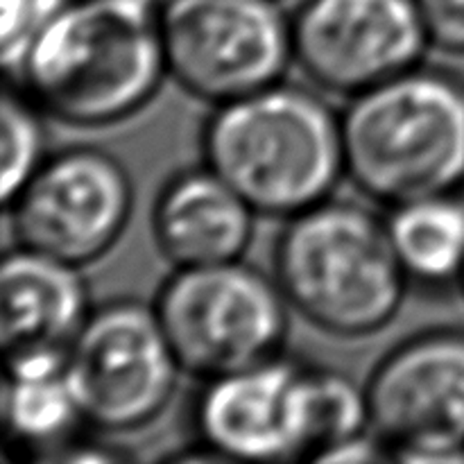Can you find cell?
I'll return each mask as SVG.
<instances>
[{"instance_id": "cell-1", "label": "cell", "mask_w": 464, "mask_h": 464, "mask_svg": "<svg viewBox=\"0 0 464 464\" xmlns=\"http://www.w3.org/2000/svg\"><path fill=\"white\" fill-rule=\"evenodd\" d=\"M12 80L45 118L75 130L139 116L170 80L157 0H66Z\"/></svg>"}, {"instance_id": "cell-2", "label": "cell", "mask_w": 464, "mask_h": 464, "mask_svg": "<svg viewBox=\"0 0 464 464\" xmlns=\"http://www.w3.org/2000/svg\"><path fill=\"white\" fill-rule=\"evenodd\" d=\"M199 150L258 216L288 220L347 179L340 113L315 89L285 80L211 107Z\"/></svg>"}, {"instance_id": "cell-3", "label": "cell", "mask_w": 464, "mask_h": 464, "mask_svg": "<svg viewBox=\"0 0 464 464\" xmlns=\"http://www.w3.org/2000/svg\"><path fill=\"white\" fill-rule=\"evenodd\" d=\"M347 179L372 202L399 207L464 193V80L420 63L347 98Z\"/></svg>"}, {"instance_id": "cell-4", "label": "cell", "mask_w": 464, "mask_h": 464, "mask_svg": "<svg viewBox=\"0 0 464 464\" xmlns=\"http://www.w3.org/2000/svg\"><path fill=\"white\" fill-rule=\"evenodd\" d=\"M272 261L290 311L344 340L383 331L401 311L411 284L385 218L334 198L285 220Z\"/></svg>"}, {"instance_id": "cell-5", "label": "cell", "mask_w": 464, "mask_h": 464, "mask_svg": "<svg viewBox=\"0 0 464 464\" xmlns=\"http://www.w3.org/2000/svg\"><path fill=\"white\" fill-rule=\"evenodd\" d=\"M152 304L181 370L195 379L284 356L293 311L275 276L243 258L175 267Z\"/></svg>"}, {"instance_id": "cell-6", "label": "cell", "mask_w": 464, "mask_h": 464, "mask_svg": "<svg viewBox=\"0 0 464 464\" xmlns=\"http://www.w3.org/2000/svg\"><path fill=\"white\" fill-rule=\"evenodd\" d=\"M84 424L111 435L148 429L184 374L154 304L111 299L93 308L63 367Z\"/></svg>"}, {"instance_id": "cell-7", "label": "cell", "mask_w": 464, "mask_h": 464, "mask_svg": "<svg viewBox=\"0 0 464 464\" xmlns=\"http://www.w3.org/2000/svg\"><path fill=\"white\" fill-rule=\"evenodd\" d=\"M168 77L211 107L285 80L295 66L279 0H157Z\"/></svg>"}, {"instance_id": "cell-8", "label": "cell", "mask_w": 464, "mask_h": 464, "mask_svg": "<svg viewBox=\"0 0 464 464\" xmlns=\"http://www.w3.org/2000/svg\"><path fill=\"white\" fill-rule=\"evenodd\" d=\"M5 208L16 245L84 270L130 227L134 184L111 152L72 145L48 154Z\"/></svg>"}, {"instance_id": "cell-9", "label": "cell", "mask_w": 464, "mask_h": 464, "mask_svg": "<svg viewBox=\"0 0 464 464\" xmlns=\"http://www.w3.org/2000/svg\"><path fill=\"white\" fill-rule=\"evenodd\" d=\"M370 433L392 460H464V329L438 326L390 349L365 381Z\"/></svg>"}, {"instance_id": "cell-10", "label": "cell", "mask_w": 464, "mask_h": 464, "mask_svg": "<svg viewBox=\"0 0 464 464\" xmlns=\"http://www.w3.org/2000/svg\"><path fill=\"white\" fill-rule=\"evenodd\" d=\"M290 30L295 66L347 98L412 71L433 48L415 0H302Z\"/></svg>"}, {"instance_id": "cell-11", "label": "cell", "mask_w": 464, "mask_h": 464, "mask_svg": "<svg viewBox=\"0 0 464 464\" xmlns=\"http://www.w3.org/2000/svg\"><path fill=\"white\" fill-rule=\"evenodd\" d=\"M304 365L285 356L202 381L193 426L202 449L236 462L306 460Z\"/></svg>"}, {"instance_id": "cell-12", "label": "cell", "mask_w": 464, "mask_h": 464, "mask_svg": "<svg viewBox=\"0 0 464 464\" xmlns=\"http://www.w3.org/2000/svg\"><path fill=\"white\" fill-rule=\"evenodd\" d=\"M258 213L207 163L175 172L152 207V236L175 267L240 261L256 231Z\"/></svg>"}, {"instance_id": "cell-13", "label": "cell", "mask_w": 464, "mask_h": 464, "mask_svg": "<svg viewBox=\"0 0 464 464\" xmlns=\"http://www.w3.org/2000/svg\"><path fill=\"white\" fill-rule=\"evenodd\" d=\"M0 290L5 361L66 356L95 308L82 267L21 245L5 252Z\"/></svg>"}, {"instance_id": "cell-14", "label": "cell", "mask_w": 464, "mask_h": 464, "mask_svg": "<svg viewBox=\"0 0 464 464\" xmlns=\"http://www.w3.org/2000/svg\"><path fill=\"white\" fill-rule=\"evenodd\" d=\"M390 243L408 281L460 285L464 275V195L449 193L390 208Z\"/></svg>"}, {"instance_id": "cell-15", "label": "cell", "mask_w": 464, "mask_h": 464, "mask_svg": "<svg viewBox=\"0 0 464 464\" xmlns=\"http://www.w3.org/2000/svg\"><path fill=\"white\" fill-rule=\"evenodd\" d=\"M3 420L18 447H63L72 430L84 424L63 370L48 374H7Z\"/></svg>"}, {"instance_id": "cell-16", "label": "cell", "mask_w": 464, "mask_h": 464, "mask_svg": "<svg viewBox=\"0 0 464 464\" xmlns=\"http://www.w3.org/2000/svg\"><path fill=\"white\" fill-rule=\"evenodd\" d=\"M302 412L306 460L322 462L334 449L370 433L365 383L326 367H304Z\"/></svg>"}, {"instance_id": "cell-17", "label": "cell", "mask_w": 464, "mask_h": 464, "mask_svg": "<svg viewBox=\"0 0 464 464\" xmlns=\"http://www.w3.org/2000/svg\"><path fill=\"white\" fill-rule=\"evenodd\" d=\"M45 113L23 93L7 86L3 95V202L7 204L36 168L45 152Z\"/></svg>"}, {"instance_id": "cell-18", "label": "cell", "mask_w": 464, "mask_h": 464, "mask_svg": "<svg viewBox=\"0 0 464 464\" xmlns=\"http://www.w3.org/2000/svg\"><path fill=\"white\" fill-rule=\"evenodd\" d=\"M66 0H3V66L7 77L16 75L27 48L48 18Z\"/></svg>"}, {"instance_id": "cell-19", "label": "cell", "mask_w": 464, "mask_h": 464, "mask_svg": "<svg viewBox=\"0 0 464 464\" xmlns=\"http://www.w3.org/2000/svg\"><path fill=\"white\" fill-rule=\"evenodd\" d=\"M433 48L464 54V0H415Z\"/></svg>"}, {"instance_id": "cell-20", "label": "cell", "mask_w": 464, "mask_h": 464, "mask_svg": "<svg viewBox=\"0 0 464 464\" xmlns=\"http://www.w3.org/2000/svg\"><path fill=\"white\" fill-rule=\"evenodd\" d=\"M458 288H460V293H462V297H464V275H462V281H460V285H458Z\"/></svg>"}]
</instances>
